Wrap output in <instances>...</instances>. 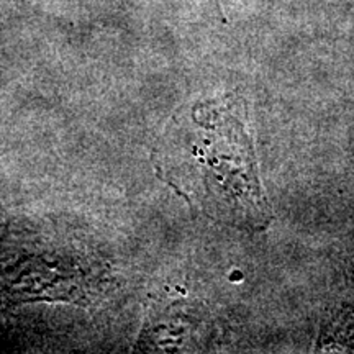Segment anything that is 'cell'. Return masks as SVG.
<instances>
[{
	"mask_svg": "<svg viewBox=\"0 0 354 354\" xmlns=\"http://www.w3.org/2000/svg\"><path fill=\"white\" fill-rule=\"evenodd\" d=\"M154 156L159 177L203 216L240 230L271 221L241 95L177 110Z\"/></svg>",
	"mask_w": 354,
	"mask_h": 354,
	"instance_id": "1",
	"label": "cell"
}]
</instances>
